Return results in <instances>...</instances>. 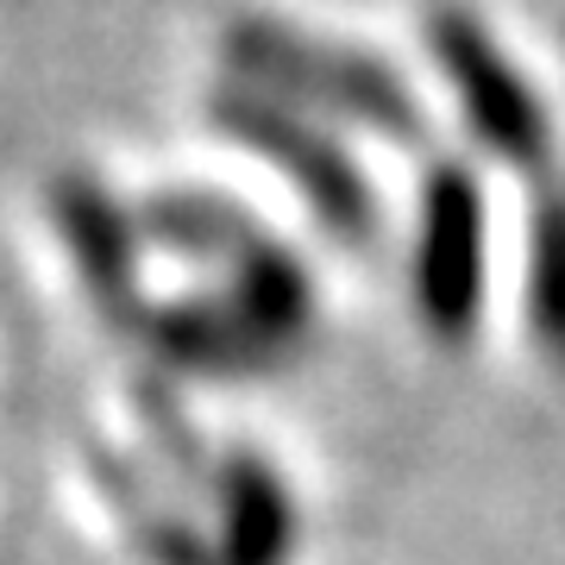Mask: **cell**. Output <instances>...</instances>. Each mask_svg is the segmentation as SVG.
Segmentation results:
<instances>
[{"instance_id":"3","label":"cell","mask_w":565,"mask_h":565,"mask_svg":"<svg viewBox=\"0 0 565 565\" xmlns=\"http://www.w3.org/2000/svg\"><path fill=\"white\" fill-rule=\"evenodd\" d=\"M527 321L541 345L565 364V189H546L534 202L527 233Z\"/></svg>"},{"instance_id":"2","label":"cell","mask_w":565,"mask_h":565,"mask_svg":"<svg viewBox=\"0 0 565 565\" xmlns=\"http://www.w3.org/2000/svg\"><path fill=\"white\" fill-rule=\"evenodd\" d=\"M415 296L440 340H465L484 302V195L465 170H440L422 202Z\"/></svg>"},{"instance_id":"1","label":"cell","mask_w":565,"mask_h":565,"mask_svg":"<svg viewBox=\"0 0 565 565\" xmlns=\"http://www.w3.org/2000/svg\"><path fill=\"white\" fill-rule=\"evenodd\" d=\"M434 57H440L446 82L459 88L471 132H478L497 158L541 163L546 151H553L541 95L527 88V76L503 57V44L490 39L465 7H440V13H434Z\"/></svg>"}]
</instances>
